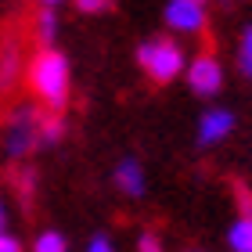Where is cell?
Listing matches in <instances>:
<instances>
[{"label":"cell","mask_w":252,"mask_h":252,"mask_svg":"<svg viewBox=\"0 0 252 252\" xmlns=\"http://www.w3.org/2000/svg\"><path fill=\"white\" fill-rule=\"evenodd\" d=\"M238 58H242L245 76H252V26L242 32V47H238Z\"/></svg>","instance_id":"13"},{"label":"cell","mask_w":252,"mask_h":252,"mask_svg":"<svg viewBox=\"0 0 252 252\" xmlns=\"http://www.w3.org/2000/svg\"><path fill=\"white\" fill-rule=\"evenodd\" d=\"M26 83L36 94V101L47 112H62L68 105V87H72V76H68V62L62 51L43 47L29 58L26 65Z\"/></svg>","instance_id":"1"},{"label":"cell","mask_w":252,"mask_h":252,"mask_svg":"<svg viewBox=\"0 0 252 252\" xmlns=\"http://www.w3.org/2000/svg\"><path fill=\"white\" fill-rule=\"evenodd\" d=\"M234 252H252V216H238L231 223V234H227Z\"/></svg>","instance_id":"9"},{"label":"cell","mask_w":252,"mask_h":252,"mask_svg":"<svg viewBox=\"0 0 252 252\" xmlns=\"http://www.w3.org/2000/svg\"><path fill=\"white\" fill-rule=\"evenodd\" d=\"M76 7L83 11V15H101V11L112 7V0H76Z\"/></svg>","instance_id":"14"},{"label":"cell","mask_w":252,"mask_h":252,"mask_svg":"<svg viewBox=\"0 0 252 252\" xmlns=\"http://www.w3.org/2000/svg\"><path fill=\"white\" fill-rule=\"evenodd\" d=\"M0 231H4V205H0Z\"/></svg>","instance_id":"20"},{"label":"cell","mask_w":252,"mask_h":252,"mask_svg":"<svg viewBox=\"0 0 252 252\" xmlns=\"http://www.w3.org/2000/svg\"><path fill=\"white\" fill-rule=\"evenodd\" d=\"M36 126H40V112H36V108H29V105H26V108H15V116H11L7 130H4L7 158H22V155H29V148L40 141Z\"/></svg>","instance_id":"3"},{"label":"cell","mask_w":252,"mask_h":252,"mask_svg":"<svg viewBox=\"0 0 252 252\" xmlns=\"http://www.w3.org/2000/svg\"><path fill=\"white\" fill-rule=\"evenodd\" d=\"M32 29H36V40H40V43H51L54 32H58V15H54V7L43 4V7L36 11V18H32Z\"/></svg>","instance_id":"10"},{"label":"cell","mask_w":252,"mask_h":252,"mask_svg":"<svg viewBox=\"0 0 252 252\" xmlns=\"http://www.w3.org/2000/svg\"><path fill=\"white\" fill-rule=\"evenodd\" d=\"M238 198H242V216H252V194L245 188H238Z\"/></svg>","instance_id":"18"},{"label":"cell","mask_w":252,"mask_h":252,"mask_svg":"<svg viewBox=\"0 0 252 252\" xmlns=\"http://www.w3.org/2000/svg\"><path fill=\"white\" fill-rule=\"evenodd\" d=\"M137 252H162V242H158L155 234H141V242H137Z\"/></svg>","instance_id":"15"},{"label":"cell","mask_w":252,"mask_h":252,"mask_svg":"<svg viewBox=\"0 0 252 252\" xmlns=\"http://www.w3.org/2000/svg\"><path fill=\"white\" fill-rule=\"evenodd\" d=\"M0 252H22V245H18L11 234H4V231H0Z\"/></svg>","instance_id":"17"},{"label":"cell","mask_w":252,"mask_h":252,"mask_svg":"<svg viewBox=\"0 0 252 252\" xmlns=\"http://www.w3.org/2000/svg\"><path fill=\"white\" fill-rule=\"evenodd\" d=\"M209 15H205V0H169L166 4V26L173 32H202Z\"/></svg>","instance_id":"5"},{"label":"cell","mask_w":252,"mask_h":252,"mask_svg":"<svg viewBox=\"0 0 252 252\" xmlns=\"http://www.w3.org/2000/svg\"><path fill=\"white\" fill-rule=\"evenodd\" d=\"M116 184H119L123 194H130V198L144 194V173H141V166H137L133 158H123L116 166Z\"/></svg>","instance_id":"8"},{"label":"cell","mask_w":252,"mask_h":252,"mask_svg":"<svg viewBox=\"0 0 252 252\" xmlns=\"http://www.w3.org/2000/svg\"><path fill=\"white\" fill-rule=\"evenodd\" d=\"M36 133H40V141H43V144H54V141H58V137L65 133V123L58 119V112H51V116H40Z\"/></svg>","instance_id":"11"},{"label":"cell","mask_w":252,"mask_h":252,"mask_svg":"<svg viewBox=\"0 0 252 252\" xmlns=\"http://www.w3.org/2000/svg\"><path fill=\"white\" fill-rule=\"evenodd\" d=\"M137 62L148 76L155 79V83H169V79H177L184 72V51H180V43L173 40H148L137 47Z\"/></svg>","instance_id":"2"},{"label":"cell","mask_w":252,"mask_h":252,"mask_svg":"<svg viewBox=\"0 0 252 252\" xmlns=\"http://www.w3.org/2000/svg\"><path fill=\"white\" fill-rule=\"evenodd\" d=\"M32 252H65V238L58 231H43L36 242H32Z\"/></svg>","instance_id":"12"},{"label":"cell","mask_w":252,"mask_h":252,"mask_svg":"<svg viewBox=\"0 0 252 252\" xmlns=\"http://www.w3.org/2000/svg\"><path fill=\"white\" fill-rule=\"evenodd\" d=\"M18 76H26V54L18 36H4L0 40V94H7L18 83Z\"/></svg>","instance_id":"6"},{"label":"cell","mask_w":252,"mask_h":252,"mask_svg":"<svg viewBox=\"0 0 252 252\" xmlns=\"http://www.w3.org/2000/svg\"><path fill=\"white\" fill-rule=\"evenodd\" d=\"M184 72H188V87L202 97H213L223 87V68L213 54H198L191 65H184Z\"/></svg>","instance_id":"4"},{"label":"cell","mask_w":252,"mask_h":252,"mask_svg":"<svg viewBox=\"0 0 252 252\" xmlns=\"http://www.w3.org/2000/svg\"><path fill=\"white\" fill-rule=\"evenodd\" d=\"M231 130H234V116L227 108H213V112H205L198 119V144L202 148L220 144L223 137H231Z\"/></svg>","instance_id":"7"},{"label":"cell","mask_w":252,"mask_h":252,"mask_svg":"<svg viewBox=\"0 0 252 252\" xmlns=\"http://www.w3.org/2000/svg\"><path fill=\"white\" fill-rule=\"evenodd\" d=\"M87 252H116V249H112V242H108V238H90V245H87Z\"/></svg>","instance_id":"16"},{"label":"cell","mask_w":252,"mask_h":252,"mask_svg":"<svg viewBox=\"0 0 252 252\" xmlns=\"http://www.w3.org/2000/svg\"><path fill=\"white\" fill-rule=\"evenodd\" d=\"M40 4H47V7H54V4H62V0H40Z\"/></svg>","instance_id":"19"}]
</instances>
